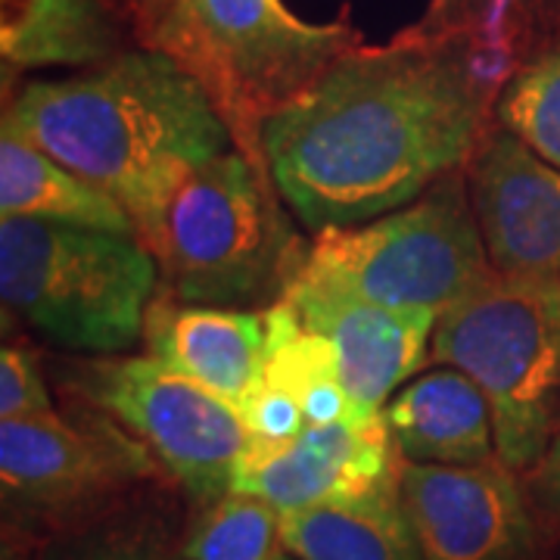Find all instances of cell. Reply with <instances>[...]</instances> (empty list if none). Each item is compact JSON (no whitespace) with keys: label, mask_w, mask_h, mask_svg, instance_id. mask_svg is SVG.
I'll return each mask as SVG.
<instances>
[{"label":"cell","mask_w":560,"mask_h":560,"mask_svg":"<svg viewBox=\"0 0 560 560\" xmlns=\"http://www.w3.org/2000/svg\"><path fill=\"white\" fill-rule=\"evenodd\" d=\"M482 88L460 38L352 47L261 125L280 200L315 234L423 197L477 147Z\"/></svg>","instance_id":"6da1fadb"},{"label":"cell","mask_w":560,"mask_h":560,"mask_svg":"<svg viewBox=\"0 0 560 560\" xmlns=\"http://www.w3.org/2000/svg\"><path fill=\"white\" fill-rule=\"evenodd\" d=\"M3 125L119 200L138 237L234 143L200 81L147 44L66 79L28 81Z\"/></svg>","instance_id":"7a4b0ae2"},{"label":"cell","mask_w":560,"mask_h":560,"mask_svg":"<svg viewBox=\"0 0 560 560\" xmlns=\"http://www.w3.org/2000/svg\"><path fill=\"white\" fill-rule=\"evenodd\" d=\"M143 44L200 81L237 147L265 165L261 125L359 47V32L300 20L280 0H165Z\"/></svg>","instance_id":"3957f363"},{"label":"cell","mask_w":560,"mask_h":560,"mask_svg":"<svg viewBox=\"0 0 560 560\" xmlns=\"http://www.w3.org/2000/svg\"><path fill=\"white\" fill-rule=\"evenodd\" d=\"M160 265L135 234L0 219L3 308L54 346L119 355L143 337Z\"/></svg>","instance_id":"277c9868"},{"label":"cell","mask_w":560,"mask_h":560,"mask_svg":"<svg viewBox=\"0 0 560 560\" xmlns=\"http://www.w3.org/2000/svg\"><path fill=\"white\" fill-rule=\"evenodd\" d=\"M268 180L261 162L231 147L180 184L140 234L160 265V290L237 308L290 287L296 241Z\"/></svg>","instance_id":"5b68a950"},{"label":"cell","mask_w":560,"mask_h":560,"mask_svg":"<svg viewBox=\"0 0 560 560\" xmlns=\"http://www.w3.org/2000/svg\"><path fill=\"white\" fill-rule=\"evenodd\" d=\"M430 346L433 359L464 371L489 399L501 464L533 470L560 405V278L492 271L442 312Z\"/></svg>","instance_id":"8992f818"},{"label":"cell","mask_w":560,"mask_h":560,"mask_svg":"<svg viewBox=\"0 0 560 560\" xmlns=\"http://www.w3.org/2000/svg\"><path fill=\"white\" fill-rule=\"evenodd\" d=\"M300 271L359 300L440 318L492 275V265L470 194L452 172L396 212L320 231Z\"/></svg>","instance_id":"52a82bcc"},{"label":"cell","mask_w":560,"mask_h":560,"mask_svg":"<svg viewBox=\"0 0 560 560\" xmlns=\"http://www.w3.org/2000/svg\"><path fill=\"white\" fill-rule=\"evenodd\" d=\"M72 393L121 423L197 501L234 492L253 436L241 411L160 361L101 355L75 364Z\"/></svg>","instance_id":"ba28073f"},{"label":"cell","mask_w":560,"mask_h":560,"mask_svg":"<svg viewBox=\"0 0 560 560\" xmlns=\"http://www.w3.org/2000/svg\"><path fill=\"white\" fill-rule=\"evenodd\" d=\"M153 455L103 411L0 420L3 495L35 511L75 508L147 477Z\"/></svg>","instance_id":"9c48e42d"},{"label":"cell","mask_w":560,"mask_h":560,"mask_svg":"<svg viewBox=\"0 0 560 560\" xmlns=\"http://www.w3.org/2000/svg\"><path fill=\"white\" fill-rule=\"evenodd\" d=\"M399 489L420 560H526L533 551L529 504L501 460H405Z\"/></svg>","instance_id":"30bf717a"},{"label":"cell","mask_w":560,"mask_h":560,"mask_svg":"<svg viewBox=\"0 0 560 560\" xmlns=\"http://www.w3.org/2000/svg\"><path fill=\"white\" fill-rule=\"evenodd\" d=\"M280 300L334 346L340 381L361 418H381L386 401L420 368L433 342V315L359 300L330 283L296 275Z\"/></svg>","instance_id":"8fae6325"},{"label":"cell","mask_w":560,"mask_h":560,"mask_svg":"<svg viewBox=\"0 0 560 560\" xmlns=\"http://www.w3.org/2000/svg\"><path fill=\"white\" fill-rule=\"evenodd\" d=\"M467 194L492 271L560 278V168L504 131L480 147Z\"/></svg>","instance_id":"7c38bea8"},{"label":"cell","mask_w":560,"mask_h":560,"mask_svg":"<svg viewBox=\"0 0 560 560\" xmlns=\"http://www.w3.org/2000/svg\"><path fill=\"white\" fill-rule=\"evenodd\" d=\"M396 445L381 418L312 423L275 452L246 455L234 480L237 492L268 501L280 514L312 504L371 495L396 486Z\"/></svg>","instance_id":"4fadbf2b"},{"label":"cell","mask_w":560,"mask_h":560,"mask_svg":"<svg viewBox=\"0 0 560 560\" xmlns=\"http://www.w3.org/2000/svg\"><path fill=\"white\" fill-rule=\"evenodd\" d=\"M140 342L147 359L200 383L237 408L261 374L265 315L184 302L156 290Z\"/></svg>","instance_id":"5bb4252c"},{"label":"cell","mask_w":560,"mask_h":560,"mask_svg":"<svg viewBox=\"0 0 560 560\" xmlns=\"http://www.w3.org/2000/svg\"><path fill=\"white\" fill-rule=\"evenodd\" d=\"M383 423L408 464H482L495 452L492 408L458 368L405 383L383 408Z\"/></svg>","instance_id":"9a60e30c"},{"label":"cell","mask_w":560,"mask_h":560,"mask_svg":"<svg viewBox=\"0 0 560 560\" xmlns=\"http://www.w3.org/2000/svg\"><path fill=\"white\" fill-rule=\"evenodd\" d=\"M280 548L300 560H420L399 482L280 514Z\"/></svg>","instance_id":"2e32d148"},{"label":"cell","mask_w":560,"mask_h":560,"mask_svg":"<svg viewBox=\"0 0 560 560\" xmlns=\"http://www.w3.org/2000/svg\"><path fill=\"white\" fill-rule=\"evenodd\" d=\"M121 54L109 0H0L7 69H91Z\"/></svg>","instance_id":"e0dca14e"},{"label":"cell","mask_w":560,"mask_h":560,"mask_svg":"<svg viewBox=\"0 0 560 560\" xmlns=\"http://www.w3.org/2000/svg\"><path fill=\"white\" fill-rule=\"evenodd\" d=\"M0 212L3 219H44L135 234L138 224L119 200L66 168L20 131H0Z\"/></svg>","instance_id":"ac0fdd59"},{"label":"cell","mask_w":560,"mask_h":560,"mask_svg":"<svg viewBox=\"0 0 560 560\" xmlns=\"http://www.w3.org/2000/svg\"><path fill=\"white\" fill-rule=\"evenodd\" d=\"M261 377L300 401L308 427L337 420H371L361 418L355 401L349 399L334 346L312 327H305L287 300H278L265 312Z\"/></svg>","instance_id":"d6986e66"},{"label":"cell","mask_w":560,"mask_h":560,"mask_svg":"<svg viewBox=\"0 0 560 560\" xmlns=\"http://www.w3.org/2000/svg\"><path fill=\"white\" fill-rule=\"evenodd\" d=\"M499 121L560 168V44L526 62L501 91Z\"/></svg>","instance_id":"ffe728a7"},{"label":"cell","mask_w":560,"mask_h":560,"mask_svg":"<svg viewBox=\"0 0 560 560\" xmlns=\"http://www.w3.org/2000/svg\"><path fill=\"white\" fill-rule=\"evenodd\" d=\"M280 511L249 492H228L202 517L187 560H275Z\"/></svg>","instance_id":"44dd1931"},{"label":"cell","mask_w":560,"mask_h":560,"mask_svg":"<svg viewBox=\"0 0 560 560\" xmlns=\"http://www.w3.org/2000/svg\"><path fill=\"white\" fill-rule=\"evenodd\" d=\"M237 411H241L243 423H246V430L253 436L249 455L283 448L308 427L300 401L293 399L287 389L265 381L261 374L256 386L246 393V399L237 405Z\"/></svg>","instance_id":"7402d4cb"},{"label":"cell","mask_w":560,"mask_h":560,"mask_svg":"<svg viewBox=\"0 0 560 560\" xmlns=\"http://www.w3.org/2000/svg\"><path fill=\"white\" fill-rule=\"evenodd\" d=\"M54 411H57V405L44 386L38 355L20 342H3V352H0V420L38 418V415H54Z\"/></svg>","instance_id":"603a6c76"},{"label":"cell","mask_w":560,"mask_h":560,"mask_svg":"<svg viewBox=\"0 0 560 560\" xmlns=\"http://www.w3.org/2000/svg\"><path fill=\"white\" fill-rule=\"evenodd\" d=\"M529 486H533V495H536L541 508L560 521V430L551 436L539 464L533 467V482Z\"/></svg>","instance_id":"cb8c5ba5"},{"label":"cell","mask_w":560,"mask_h":560,"mask_svg":"<svg viewBox=\"0 0 560 560\" xmlns=\"http://www.w3.org/2000/svg\"><path fill=\"white\" fill-rule=\"evenodd\" d=\"M72 560H172L143 551V548H131V545H103V548H91L88 555H79Z\"/></svg>","instance_id":"d4e9b609"},{"label":"cell","mask_w":560,"mask_h":560,"mask_svg":"<svg viewBox=\"0 0 560 560\" xmlns=\"http://www.w3.org/2000/svg\"><path fill=\"white\" fill-rule=\"evenodd\" d=\"M470 0H433L430 3V13H427V28H436V25H445V22L460 20L464 7Z\"/></svg>","instance_id":"484cf974"},{"label":"cell","mask_w":560,"mask_h":560,"mask_svg":"<svg viewBox=\"0 0 560 560\" xmlns=\"http://www.w3.org/2000/svg\"><path fill=\"white\" fill-rule=\"evenodd\" d=\"M125 7H128V13L138 20L140 25V35L153 25V22L160 20L162 7H165V0H125Z\"/></svg>","instance_id":"4316f807"},{"label":"cell","mask_w":560,"mask_h":560,"mask_svg":"<svg viewBox=\"0 0 560 560\" xmlns=\"http://www.w3.org/2000/svg\"><path fill=\"white\" fill-rule=\"evenodd\" d=\"M275 560H300V558H293V555H287V551H278V558Z\"/></svg>","instance_id":"83f0119b"},{"label":"cell","mask_w":560,"mask_h":560,"mask_svg":"<svg viewBox=\"0 0 560 560\" xmlns=\"http://www.w3.org/2000/svg\"><path fill=\"white\" fill-rule=\"evenodd\" d=\"M109 3H113V0H109Z\"/></svg>","instance_id":"f1b7e54d"}]
</instances>
